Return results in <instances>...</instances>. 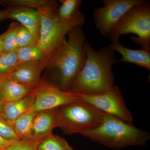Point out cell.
<instances>
[{
  "label": "cell",
  "mask_w": 150,
  "mask_h": 150,
  "mask_svg": "<svg viewBox=\"0 0 150 150\" xmlns=\"http://www.w3.org/2000/svg\"><path fill=\"white\" fill-rule=\"evenodd\" d=\"M134 33L131 37L142 48L150 49V3L145 1L130 9L108 35L112 43L119 42L123 34Z\"/></svg>",
  "instance_id": "cell-6"
},
{
  "label": "cell",
  "mask_w": 150,
  "mask_h": 150,
  "mask_svg": "<svg viewBox=\"0 0 150 150\" xmlns=\"http://www.w3.org/2000/svg\"><path fill=\"white\" fill-rule=\"evenodd\" d=\"M0 136L12 142L20 140L14 130L12 123L1 116H0Z\"/></svg>",
  "instance_id": "cell-23"
},
{
  "label": "cell",
  "mask_w": 150,
  "mask_h": 150,
  "mask_svg": "<svg viewBox=\"0 0 150 150\" xmlns=\"http://www.w3.org/2000/svg\"><path fill=\"white\" fill-rule=\"evenodd\" d=\"M58 5L55 1L47 0L37 8L40 13V25L37 45L48 59L65 40V35L73 28L82 26L85 22V16L80 13L74 18L63 22L57 16Z\"/></svg>",
  "instance_id": "cell-4"
},
{
  "label": "cell",
  "mask_w": 150,
  "mask_h": 150,
  "mask_svg": "<svg viewBox=\"0 0 150 150\" xmlns=\"http://www.w3.org/2000/svg\"><path fill=\"white\" fill-rule=\"evenodd\" d=\"M13 142L0 136V150H4Z\"/></svg>",
  "instance_id": "cell-26"
},
{
  "label": "cell",
  "mask_w": 150,
  "mask_h": 150,
  "mask_svg": "<svg viewBox=\"0 0 150 150\" xmlns=\"http://www.w3.org/2000/svg\"><path fill=\"white\" fill-rule=\"evenodd\" d=\"M57 127L55 109L36 112L31 131V141L38 145L52 134V131Z\"/></svg>",
  "instance_id": "cell-12"
},
{
  "label": "cell",
  "mask_w": 150,
  "mask_h": 150,
  "mask_svg": "<svg viewBox=\"0 0 150 150\" xmlns=\"http://www.w3.org/2000/svg\"><path fill=\"white\" fill-rule=\"evenodd\" d=\"M5 100L4 97L1 91H0V116L1 114L2 110L3 105L4 103Z\"/></svg>",
  "instance_id": "cell-28"
},
{
  "label": "cell",
  "mask_w": 150,
  "mask_h": 150,
  "mask_svg": "<svg viewBox=\"0 0 150 150\" xmlns=\"http://www.w3.org/2000/svg\"><path fill=\"white\" fill-rule=\"evenodd\" d=\"M145 0H103L104 6L94 8L95 23L101 35L107 36L120 19L133 7Z\"/></svg>",
  "instance_id": "cell-8"
},
{
  "label": "cell",
  "mask_w": 150,
  "mask_h": 150,
  "mask_svg": "<svg viewBox=\"0 0 150 150\" xmlns=\"http://www.w3.org/2000/svg\"><path fill=\"white\" fill-rule=\"evenodd\" d=\"M81 135L114 149L130 146H145L150 139L149 132L106 114L102 123L98 127L83 132Z\"/></svg>",
  "instance_id": "cell-3"
},
{
  "label": "cell",
  "mask_w": 150,
  "mask_h": 150,
  "mask_svg": "<svg viewBox=\"0 0 150 150\" xmlns=\"http://www.w3.org/2000/svg\"><path fill=\"white\" fill-rule=\"evenodd\" d=\"M6 19H8V18L6 15L4 11H0V21H2Z\"/></svg>",
  "instance_id": "cell-29"
},
{
  "label": "cell",
  "mask_w": 150,
  "mask_h": 150,
  "mask_svg": "<svg viewBox=\"0 0 150 150\" xmlns=\"http://www.w3.org/2000/svg\"><path fill=\"white\" fill-rule=\"evenodd\" d=\"M33 94L34 103L30 110L36 112L56 109L80 100L77 94L63 91L42 79Z\"/></svg>",
  "instance_id": "cell-9"
},
{
  "label": "cell",
  "mask_w": 150,
  "mask_h": 150,
  "mask_svg": "<svg viewBox=\"0 0 150 150\" xmlns=\"http://www.w3.org/2000/svg\"><path fill=\"white\" fill-rule=\"evenodd\" d=\"M85 47L86 57L84 64L68 91L88 95L104 93L114 86L112 66L117 62L114 51L107 47L96 51L86 42Z\"/></svg>",
  "instance_id": "cell-2"
},
{
  "label": "cell",
  "mask_w": 150,
  "mask_h": 150,
  "mask_svg": "<svg viewBox=\"0 0 150 150\" xmlns=\"http://www.w3.org/2000/svg\"><path fill=\"white\" fill-rule=\"evenodd\" d=\"M19 23L13 22L5 32L4 40V53L16 52L18 49L17 32Z\"/></svg>",
  "instance_id": "cell-21"
},
{
  "label": "cell",
  "mask_w": 150,
  "mask_h": 150,
  "mask_svg": "<svg viewBox=\"0 0 150 150\" xmlns=\"http://www.w3.org/2000/svg\"><path fill=\"white\" fill-rule=\"evenodd\" d=\"M5 33L0 35V56L4 54V40Z\"/></svg>",
  "instance_id": "cell-27"
},
{
  "label": "cell",
  "mask_w": 150,
  "mask_h": 150,
  "mask_svg": "<svg viewBox=\"0 0 150 150\" xmlns=\"http://www.w3.org/2000/svg\"><path fill=\"white\" fill-rule=\"evenodd\" d=\"M16 53L19 64L30 61L48 62L47 56L38 47L37 44L18 48Z\"/></svg>",
  "instance_id": "cell-18"
},
{
  "label": "cell",
  "mask_w": 150,
  "mask_h": 150,
  "mask_svg": "<svg viewBox=\"0 0 150 150\" xmlns=\"http://www.w3.org/2000/svg\"><path fill=\"white\" fill-rule=\"evenodd\" d=\"M8 19L17 21L32 33L38 42L40 18L37 9L23 6H9L3 10Z\"/></svg>",
  "instance_id": "cell-11"
},
{
  "label": "cell",
  "mask_w": 150,
  "mask_h": 150,
  "mask_svg": "<svg viewBox=\"0 0 150 150\" xmlns=\"http://www.w3.org/2000/svg\"><path fill=\"white\" fill-rule=\"evenodd\" d=\"M18 44V48L37 44L32 33L24 26L19 24L17 32Z\"/></svg>",
  "instance_id": "cell-22"
},
{
  "label": "cell",
  "mask_w": 150,
  "mask_h": 150,
  "mask_svg": "<svg viewBox=\"0 0 150 150\" xmlns=\"http://www.w3.org/2000/svg\"><path fill=\"white\" fill-rule=\"evenodd\" d=\"M59 1L61 4L58 7L57 15L61 21H70L80 13L79 9L81 0H60Z\"/></svg>",
  "instance_id": "cell-17"
},
{
  "label": "cell",
  "mask_w": 150,
  "mask_h": 150,
  "mask_svg": "<svg viewBox=\"0 0 150 150\" xmlns=\"http://www.w3.org/2000/svg\"><path fill=\"white\" fill-rule=\"evenodd\" d=\"M47 0H0V6H23L37 9Z\"/></svg>",
  "instance_id": "cell-24"
},
{
  "label": "cell",
  "mask_w": 150,
  "mask_h": 150,
  "mask_svg": "<svg viewBox=\"0 0 150 150\" xmlns=\"http://www.w3.org/2000/svg\"><path fill=\"white\" fill-rule=\"evenodd\" d=\"M18 64L16 52L4 53L0 56V80L8 78Z\"/></svg>",
  "instance_id": "cell-20"
},
{
  "label": "cell",
  "mask_w": 150,
  "mask_h": 150,
  "mask_svg": "<svg viewBox=\"0 0 150 150\" xmlns=\"http://www.w3.org/2000/svg\"><path fill=\"white\" fill-rule=\"evenodd\" d=\"M65 40L51 56L42 79L63 91H69L70 85L85 62L86 36L81 26L73 28Z\"/></svg>",
  "instance_id": "cell-1"
},
{
  "label": "cell",
  "mask_w": 150,
  "mask_h": 150,
  "mask_svg": "<svg viewBox=\"0 0 150 150\" xmlns=\"http://www.w3.org/2000/svg\"><path fill=\"white\" fill-rule=\"evenodd\" d=\"M77 94L80 100L91 104L105 114L132 124L133 115L126 106L118 86H113L109 90L100 94Z\"/></svg>",
  "instance_id": "cell-7"
},
{
  "label": "cell",
  "mask_w": 150,
  "mask_h": 150,
  "mask_svg": "<svg viewBox=\"0 0 150 150\" xmlns=\"http://www.w3.org/2000/svg\"><path fill=\"white\" fill-rule=\"evenodd\" d=\"M34 103L33 94L21 99L5 102L1 116L12 123L19 116L32 109Z\"/></svg>",
  "instance_id": "cell-14"
},
{
  "label": "cell",
  "mask_w": 150,
  "mask_h": 150,
  "mask_svg": "<svg viewBox=\"0 0 150 150\" xmlns=\"http://www.w3.org/2000/svg\"><path fill=\"white\" fill-rule=\"evenodd\" d=\"M4 150H38V144L31 141L18 140Z\"/></svg>",
  "instance_id": "cell-25"
},
{
  "label": "cell",
  "mask_w": 150,
  "mask_h": 150,
  "mask_svg": "<svg viewBox=\"0 0 150 150\" xmlns=\"http://www.w3.org/2000/svg\"><path fill=\"white\" fill-rule=\"evenodd\" d=\"M36 113L29 110L12 122L14 130L20 140L31 141L33 122Z\"/></svg>",
  "instance_id": "cell-16"
},
{
  "label": "cell",
  "mask_w": 150,
  "mask_h": 150,
  "mask_svg": "<svg viewBox=\"0 0 150 150\" xmlns=\"http://www.w3.org/2000/svg\"><path fill=\"white\" fill-rule=\"evenodd\" d=\"M38 150H74L64 138L52 134L38 145Z\"/></svg>",
  "instance_id": "cell-19"
},
{
  "label": "cell",
  "mask_w": 150,
  "mask_h": 150,
  "mask_svg": "<svg viewBox=\"0 0 150 150\" xmlns=\"http://www.w3.org/2000/svg\"><path fill=\"white\" fill-rule=\"evenodd\" d=\"M108 47L113 51L119 52L122 58L118 62L135 64L149 71L150 70V49L142 48L134 50L123 47L119 42L110 44Z\"/></svg>",
  "instance_id": "cell-13"
},
{
  "label": "cell",
  "mask_w": 150,
  "mask_h": 150,
  "mask_svg": "<svg viewBox=\"0 0 150 150\" xmlns=\"http://www.w3.org/2000/svg\"><path fill=\"white\" fill-rule=\"evenodd\" d=\"M47 65L48 62L41 61L20 63L8 78L23 85L35 88L41 82V74Z\"/></svg>",
  "instance_id": "cell-10"
},
{
  "label": "cell",
  "mask_w": 150,
  "mask_h": 150,
  "mask_svg": "<svg viewBox=\"0 0 150 150\" xmlns=\"http://www.w3.org/2000/svg\"><path fill=\"white\" fill-rule=\"evenodd\" d=\"M57 127L64 134H82L97 128L105 113L93 105L80 100L55 109Z\"/></svg>",
  "instance_id": "cell-5"
},
{
  "label": "cell",
  "mask_w": 150,
  "mask_h": 150,
  "mask_svg": "<svg viewBox=\"0 0 150 150\" xmlns=\"http://www.w3.org/2000/svg\"><path fill=\"white\" fill-rule=\"evenodd\" d=\"M35 89L23 85L8 78L0 80V91L5 102L15 101L30 95Z\"/></svg>",
  "instance_id": "cell-15"
}]
</instances>
